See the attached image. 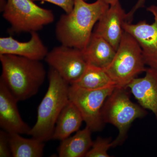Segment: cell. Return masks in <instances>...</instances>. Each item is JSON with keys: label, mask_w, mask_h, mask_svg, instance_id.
Segmentation results:
<instances>
[{"label": "cell", "mask_w": 157, "mask_h": 157, "mask_svg": "<svg viewBox=\"0 0 157 157\" xmlns=\"http://www.w3.org/2000/svg\"><path fill=\"white\" fill-rule=\"evenodd\" d=\"M109 7L101 0L92 3L74 0L72 11L62 15L57 23V40L61 45L84 49L92 35L94 26Z\"/></svg>", "instance_id": "6da1fadb"}, {"label": "cell", "mask_w": 157, "mask_h": 157, "mask_svg": "<svg viewBox=\"0 0 157 157\" xmlns=\"http://www.w3.org/2000/svg\"><path fill=\"white\" fill-rule=\"evenodd\" d=\"M2 79L17 101L36 94L45 81L46 70L41 61L13 55H0Z\"/></svg>", "instance_id": "7a4b0ae2"}, {"label": "cell", "mask_w": 157, "mask_h": 157, "mask_svg": "<svg viewBox=\"0 0 157 157\" xmlns=\"http://www.w3.org/2000/svg\"><path fill=\"white\" fill-rule=\"evenodd\" d=\"M48 78V90L38 107L36 121L28 134L45 142L52 139L57 120L70 101V85L52 68Z\"/></svg>", "instance_id": "3957f363"}, {"label": "cell", "mask_w": 157, "mask_h": 157, "mask_svg": "<svg viewBox=\"0 0 157 157\" xmlns=\"http://www.w3.org/2000/svg\"><path fill=\"white\" fill-rule=\"evenodd\" d=\"M128 90V88L116 87L105 101L101 111L104 123L111 124L118 130L117 137L113 141V147L125 140L135 120L147 114L146 109L131 101Z\"/></svg>", "instance_id": "277c9868"}, {"label": "cell", "mask_w": 157, "mask_h": 157, "mask_svg": "<svg viewBox=\"0 0 157 157\" xmlns=\"http://www.w3.org/2000/svg\"><path fill=\"white\" fill-rule=\"evenodd\" d=\"M145 65L140 45L124 31L112 61L104 69L116 87L127 88L137 75L146 72Z\"/></svg>", "instance_id": "5b68a950"}, {"label": "cell", "mask_w": 157, "mask_h": 157, "mask_svg": "<svg viewBox=\"0 0 157 157\" xmlns=\"http://www.w3.org/2000/svg\"><path fill=\"white\" fill-rule=\"evenodd\" d=\"M3 17L15 33L38 32L55 19L51 10L39 7L33 0H7Z\"/></svg>", "instance_id": "8992f818"}, {"label": "cell", "mask_w": 157, "mask_h": 157, "mask_svg": "<svg viewBox=\"0 0 157 157\" xmlns=\"http://www.w3.org/2000/svg\"><path fill=\"white\" fill-rule=\"evenodd\" d=\"M115 86L96 90H88L74 85H70V101L81 113L83 121L92 132L101 131L104 122L102 119V108L107 98L113 92Z\"/></svg>", "instance_id": "52a82bcc"}, {"label": "cell", "mask_w": 157, "mask_h": 157, "mask_svg": "<svg viewBox=\"0 0 157 157\" xmlns=\"http://www.w3.org/2000/svg\"><path fill=\"white\" fill-rule=\"evenodd\" d=\"M45 59L70 85L79 80L88 66L82 50L63 45L48 52Z\"/></svg>", "instance_id": "ba28073f"}, {"label": "cell", "mask_w": 157, "mask_h": 157, "mask_svg": "<svg viewBox=\"0 0 157 157\" xmlns=\"http://www.w3.org/2000/svg\"><path fill=\"white\" fill-rule=\"evenodd\" d=\"M147 9L154 16L152 24L145 20L135 24L125 21L123 28L140 45L145 65L157 70V6L152 5Z\"/></svg>", "instance_id": "9c48e42d"}, {"label": "cell", "mask_w": 157, "mask_h": 157, "mask_svg": "<svg viewBox=\"0 0 157 157\" xmlns=\"http://www.w3.org/2000/svg\"><path fill=\"white\" fill-rule=\"evenodd\" d=\"M18 101L0 79V127L9 133L28 135L31 128L21 116Z\"/></svg>", "instance_id": "30bf717a"}, {"label": "cell", "mask_w": 157, "mask_h": 157, "mask_svg": "<svg viewBox=\"0 0 157 157\" xmlns=\"http://www.w3.org/2000/svg\"><path fill=\"white\" fill-rule=\"evenodd\" d=\"M126 15L119 1L110 5L98 20L94 33L107 40L117 51L124 33Z\"/></svg>", "instance_id": "8fae6325"}, {"label": "cell", "mask_w": 157, "mask_h": 157, "mask_svg": "<svg viewBox=\"0 0 157 157\" xmlns=\"http://www.w3.org/2000/svg\"><path fill=\"white\" fill-rule=\"evenodd\" d=\"M31 35L30 40L25 42H20L12 36L1 37L0 55H13L38 61L45 59L48 48L37 32H32Z\"/></svg>", "instance_id": "7c38bea8"}, {"label": "cell", "mask_w": 157, "mask_h": 157, "mask_svg": "<svg viewBox=\"0 0 157 157\" xmlns=\"http://www.w3.org/2000/svg\"><path fill=\"white\" fill-rule=\"evenodd\" d=\"M145 75L135 78L127 88L141 107L150 110L157 119V70L149 67Z\"/></svg>", "instance_id": "4fadbf2b"}, {"label": "cell", "mask_w": 157, "mask_h": 157, "mask_svg": "<svg viewBox=\"0 0 157 157\" xmlns=\"http://www.w3.org/2000/svg\"><path fill=\"white\" fill-rule=\"evenodd\" d=\"M82 51L88 64L104 69L110 64L116 52L107 40L94 33L87 45Z\"/></svg>", "instance_id": "5bb4252c"}, {"label": "cell", "mask_w": 157, "mask_h": 157, "mask_svg": "<svg viewBox=\"0 0 157 157\" xmlns=\"http://www.w3.org/2000/svg\"><path fill=\"white\" fill-rule=\"evenodd\" d=\"M83 121L76 106L70 101L62 110L56 124L52 139L64 140L78 131Z\"/></svg>", "instance_id": "9a60e30c"}, {"label": "cell", "mask_w": 157, "mask_h": 157, "mask_svg": "<svg viewBox=\"0 0 157 157\" xmlns=\"http://www.w3.org/2000/svg\"><path fill=\"white\" fill-rule=\"evenodd\" d=\"M91 132L87 127L77 131L75 135L62 140L58 148L60 157H82L92 146Z\"/></svg>", "instance_id": "2e32d148"}, {"label": "cell", "mask_w": 157, "mask_h": 157, "mask_svg": "<svg viewBox=\"0 0 157 157\" xmlns=\"http://www.w3.org/2000/svg\"><path fill=\"white\" fill-rule=\"evenodd\" d=\"M9 137L12 157L43 156L45 147L44 141L33 137L25 138L16 133H9Z\"/></svg>", "instance_id": "e0dca14e"}, {"label": "cell", "mask_w": 157, "mask_h": 157, "mask_svg": "<svg viewBox=\"0 0 157 157\" xmlns=\"http://www.w3.org/2000/svg\"><path fill=\"white\" fill-rule=\"evenodd\" d=\"M73 85L88 90L99 89L111 86H116L104 68L89 64L81 78Z\"/></svg>", "instance_id": "ac0fdd59"}, {"label": "cell", "mask_w": 157, "mask_h": 157, "mask_svg": "<svg viewBox=\"0 0 157 157\" xmlns=\"http://www.w3.org/2000/svg\"><path fill=\"white\" fill-rule=\"evenodd\" d=\"M113 147V141H110V139L98 137L93 142L92 146L85 157H110L108 151Z\"/></svg>", "instance_id": "d6986e66"}, {"label": "cell", "mask_w": 157, "mask_h": 157, "mask_svg": "<svg viewBox=\"0 0 157 157\" xmlns=\"http://www.w3.org/2000/svg\"><path fill=\"white\" fill-rule=\"evenodd\" d=\"M12 156L9 144V133L4 130L0 132V157Z\"/></svg>", "instance_id": "ffe728a7"}, {"label": "cell", "mask_w": 157, "mask_h": 157, "mask_svg": "<svg viewBox=\"0 0 157 157\" xmlns=\"http://www.w3.org/2000/svg\"><path fill=\"white\" fill-rule=\"evenodd\" d=\"M35 1H43L48 2L59 6L66 12L69 13L73 10L74 0H33Z\"/></svg>", "instance_id": "44dd1931"}, {"label": "cell", "mask_w": 157, "mask_h": 157, "mask_svg": "<svg viewBox=\"0 0 157 157\" xmlns=\"http://www.w3.org/2000/svg\"><path fill=\"white\" fill-rule=\"evenodd\" d=\"M146 0H138L135 6L133 7L132 10L128 13H127L126 19V21L127 22L131 23L133 19V16L135 12L140 8H143L144 6Z\"/></svg>", "instance_id": "7402d4cb"}, {"label": "cell", "mask_w": 157, "mask_h": 157, "mask_svg": "<svg viewBox=\"0 0 157 157\" xmlns=\"http://www.w3.org/2000/svg\"><path fill=\"white\" fill-rule=\"evenodd\" d=\"M101 1L110 6L117 2L119 0H101Z\"/></svg>", "instance_id": "603a6c76"}, {"label": "cell", "mask_w": 157, "mask_h": 157, "mask_svg": "<svg viewBox=\"0 0 157 157\" xmlns=\"http://www.w3.org/2000/svg\"><path fill=\"white\" fill-rule=\"evenodd\" d=\"M86 1H87V0H85Z\"/></svg>", "instance_id": "cb8c5ba5"}]
</instances>
